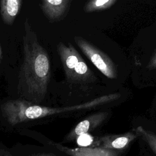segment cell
Segmentation results:
<instances>
[{
    "label": "cell",
    "mask_w": 156,
    "mask_h": 156,
    "mask_svg": "<svg viewBox=\"0 0 156 156\" xmlns=\"http://www.w3.org/2000/svg\"><path fill=\"white\" fill-rule=\"evenodd\" d=\"M31 156H56L53 153H40Z\"/></svg>",
    "instance_id": "cell-15"
},
{
    "label": "cell",
    "mask_w": 156,
    "mask_h": 156,
    "mask_svg": "<svg viewBox=\"0 0 156 156\" xmlns=\"http://www.w3.org/2000/svg\"><path fill=\"white\" fill-rule=\"evenodd\" d=\"M108 113L99 112L94 113L79 122L65 136L63 142H70L77 140L80 136L87 134L99 126L107 118Z\"/></svg>",
    "instance_id": "cell-4"
},
{
    "label": "cell",
    "mask_w": 156,
    "mask_h": 156,
    "mask_svg": "<svg viewBox=\"0 0 156 156\" xmlns=\"http://www.w3.org/2000/svg\"><path fill=\"white\" fill-rule=\"evenodd\" d=\"M22 4L21 0H2L0 1V11L4 23L12 25L18 13Z\"/></svg>",
    "instance_id": "cell-9"
},
{
    "label": "cell",
    "mask_w": 156,
    "mask_h": 156,
    "mask_svg": "<svg viewBox=\"0 0 156 156\" xmlns=\"http://www.w3.org/2000/svg\"><path fill=\"white\" fill-rule=\"evenodd\" d=\"M77 140L79 145L81 144L82 146H83L82 147H86L87 145L92 143L93 138L91 136L89 135L88 133H87L80 136L77 138Z\"/></svg>",
    "instance_id": "cell-13"
},
{
    "label": "cell",
    "mask_w": 156,
    "mask_h": 156,
    "mask_svg": "<svg viewBox=\"0 0 156 156\" xmlns=\"http://www.w3.org/2000/svg\"><path fill=\"white\" fill-rule=\"evenodd\" d=\"M138 135L133 130L121 134H110L96 138L94 147L112 150L126 149Z\"/></svg>",
    "instance_id": "cell-5"
},
{
    "label": "cell",
    "mask_w": 156,
    "mask_h": 156,
    "mask_svg": "<svg viewBox=\"0 0 156 156\" xmlns=\"http://www.w3.org/2000/svg\"><path fill=\"white\" fill-rule=\"evenodd\" d=\"M74 41L82 52L104 76L109 79L117 77L116 67L105 53L82 37H74Z\"/></svg>",
    "instance_id": "cell-3"
},
{
    "label": "cell",
    "mask_w": 156,
    "mask_h": 156,
    "mask_svg": "<svg viewBox=\"0 0 156 156\" xmlns=\"http://www.w3.org/2000/svg\"><path fill=\"white\" fill-rule=\"evenodd\" d=\"M146 68L149 70L156 69V51L153 54V55L151 57Z\"/></svg>",
    "instance_id": "cell-14"
},
{
    "label": "cell",
    "mask_w": 156,
    "mask_h": 156,
    "mask_svg": "<svg viewBox=\"0 0 156 156\" xmlns=\"http://www.w3.org/2000/svg\"><path fill=\"white\" fill-rule=\"evenodd\" d=\"M116 99L115 94L112 93L101 96L81 104L63 107L41 106L32 104V102L24 99L9 100L1 105V110L2 116L10 124L14 126L29 120L41 118L52 115L93 108L113 102Z\"/></svg>",
    "instance_id": "cell-2"
},
{
    "label": "cell",
    "mask_w": 156,
    "mask_h": 156,
    "mask_svg": "<svg viewBox=\"0 0 156 156\" xmlns=\"http://www.w3.org/2000/svg\"><path fill=\"white\" fill-rule=\"evenodd\" d=\"M57 48L66 79L73 80L74 69L82 57L71 43L66 46L63 43L60 42Z\"/></svg>",
    "instance_id": "cell-6"
},
{
    "label": "cell",
    "mask_w": 156,
    "mask_h": 156,
    "mask_svg": "<svg viewBox=\"0 0 156 156\" xmlns=\"http://www.w3.org/2000/svg\"><path fill=\"white\" fill-rule=\"evenodd\" d=\"M2 49L1 46V43H0V62L2 60Z\"/></svg>",
    "instance_id": "cell-17"
},
{
    "label": "cell",
    "mask_w": 156,
    "mask_h": 156,
    "mask_svg": "<svg viewBox=\"0 0 156 156\" xmlns=\"http://www.w3.org/2000/svg\"><path fill=\"white\" fill-rule=\"evenodd\" d=\"M59 151L70 156H118L116 150L104 149L100 147H80L71 148L60 143H54Z\"/></svg>",
    "instance_id": "cell-7"
},
{
    "label": "cell",
    "mask_w": 156,
    "mask_h": 156,
    "mask_svg": "<svg viewBox=\"0 0 156 156\" xmlns=\"http://www.w3.org/2000/svg\"><path fill=\"white\" fill-rule=\"evenodd\" d=\"M138 136L141 138L149 145L152 151L156 154V134L151 130L146 129L142 126H138L133 129Z\"/></svg>",
    "instance_id": "cell-11"
},
{
    "label": "cell",
    "mask_w": 156,
    "mask_h": 156,
    "mask_svg": "<svg viewBox=\"0 0 156 156\" xmlns=\"http://www.w3.org/2000/svg\"><path fill=\"white\" fill-rule=\"evenodd\" d=\"M69 0H43L41 7L45 16L51 21L60 19L67 12Z\"/></svg>",
    "instance_id": "cell-8"
},
{
    "label": "cell",
    "mask_w": 156,
    "mask_h": 156,
    "mask_svg": "<svg viewBox=\"0 0 156 156\" xmlns=\"http://www.w3.org/2000/svg\"><path fill=\"white\" fill-rule=\"evenodd\" d=\"M0 156H12V155L9 152L2 150V149H1L0 150Z\"/></svg>",
    "instance_id": "cell-16"
},
{
    "label": "cell",
    "mask_w": 156,
    "mask_h": 156,
    "mask_svg": "<svg viewBox=\"0 0 156 156\" xmlns=\"http://www.w3.org/2000/svg\"><path fill=\"white\" fill-rule=\"evenodd\" d=\"M23 62L19 73L18 93L25 101L40 102L45 97L51 76L50 61L27 19L23 35Z\"/></svg>",
    "instance_id": "cell-1"
},
{
    "label": "cell",
    "mask_w": 156,
    "mask_h": 156,
    "mask_svg": "<svg viewBox=\"0 0 156 156\" xmlns=\"http://www.w3.org/2000/svg\"><path fill=\"white\" fill-rule=\"evenodd\" d=\"M117 2L116 0H92L86 3L83 10L85 12H93L105 10Z\"/></svg>",
    "instance_id": "cell-10"
},
{
    "label": "cell",
    "mask_w": 156,
    "mask_h": 156,
    "mask_svg": "<svg viewBox=\"0 0 156 156\" xmlns=\"http://www.w3.org/2000/svg\"><path fill=\"white\" fill-rule=\"evenodd\" d=\"M91 74V71L89 69L87 65L83 60L82 57L76 65L74 72L73 80H85L87 78L90 77Z\"/></svg>",
    "instance_id": "cell-12"
}]
</instances>
